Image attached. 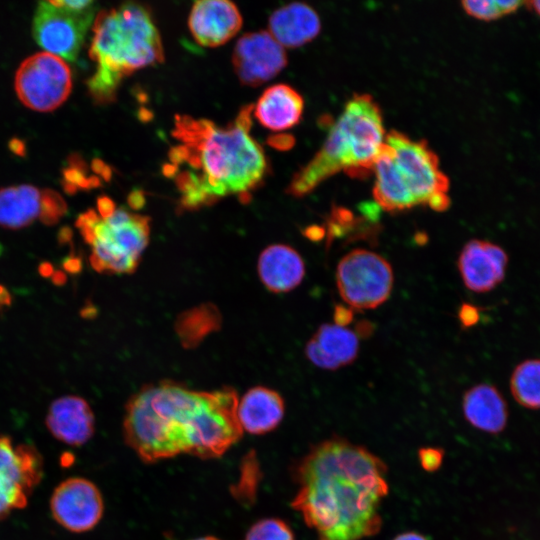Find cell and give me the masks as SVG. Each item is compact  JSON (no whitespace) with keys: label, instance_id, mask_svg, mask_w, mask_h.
Listing matches in <instances>:
<instances>
[{"label":"cell","instance_id":"obj_38","mask_svg":"<svg viewBox=\"0 0 540 540\" xmlns=\"http://www.w3.org/2000/svg\"><path fill=\"white\" fill-rule=\"evenodd\" d=\"M325 231L321 227L312 226L305 231V235L311 240L322 239Z\"/></svg>","mask_w":540,"mask_h":540},{"label":"cell","instance_id":"obj_2","mask_svg":"<svg viewBox=\"0 0 540 540\" xmlns=\"http://www.w3.org/2000/svg\"><path fill=\"white\" fill-rule=\"evenodd\" d=\"M237 405L230 387L200 392L173 381L146 385L128 400L124 439L146 463L183 453L218 458L243 435Z\"/></svg>","mask_w":540,"mask_h":540},{"label":"cell","instance_id":"obj_10","mask_svg":"<svg viewBox=\"0 0 540 540\" xmlns=\"http://www.w3.org/2000/svg\"><path fill=\"white\" fill-rule=\"evenodd\" d=\"M95 8L73 11L59 1L40 2L33 19V36L45 52L74 61L92 22Z\"/></svg>","mask_w":540,"mask_h":540},{"label":"cell","instance_id":"obj_17","mask_svg":"<svg viewBox=\"0 0 540 540\" xmlns=\"http://www.w3.org/2000/svg\"><path fill=\"white\" fill-rule=\"evenodd\" d=\"M359 352L356 333L336 324H322L305 346L306 357L317 367L336 370L355 361Z\"/></svg>","mask_w":540,"mask_h":540},{"label":"cell","instance_id":"obj_35","mask_svg":"<svg viewBox=\"0 0 540 540\" xmlns=\"http://www.w3.org/2000/svg\"><path fill=\"white\" fill-rule=\"evenodd\" d=\"M373 326L369 321L358 322L355 326V333L358 337H367L372 334Z\"/></svg>","mask_w":540,"mask_h":540},{"label":"cell","instance_id":"obj_30","mask_svg":"<svg viewBox=\"0 0 540 540\" xmlns=\"http://www.w3.org/2000/svg\"><path fill=\"white\" fill-rule=\"evenodd\" d=\"M458 318L462 327L470 328L480 319L479 309L470 303H462L458 310Z\"/></svg>","mask_w":540,"mask_h":540},{"label":"cell","instance_id":"obj_23","mask_svg":"<svg viewBox=\"0 0 540 540\" xmlns=\"http://www.w3.org/2000/svg\"><path fill=\"white\" fill-rule=\"evenodd\" d=\"M303 109L304 100L295 89L286 84H276L263 92L254 114L264 127L281 131L297 125Z\"/></svg>","mask_w":540,"mask_h":540},{"label":"cell","instance_id":"obj_12","mask_svg":"<svg viewBox=\"0 0 540 540\" xmlns=\"http://www.w3.org/2000/svg\"><path fill=\"white\" fill-rule=\"evenodd\" d=\"M54 519L69 531L82 533L93 529L101 520L104 502L97 486L81 477L60 483L50 499Z\"/></svg>","mask_w":540,"mask_h":540},{"label":"cell","instance_id":"obj_40","mask_svg":"<svg viewBox=\"0 0 540 540\" xmlns=\"http://www.w3.org/2000/svg\"><path fill=\"white\" fill-rule=\"evenodd\" d=\"M39 271L42 276H50L53 274L52 265L50 263H42L39 266Z\"/></svg>","mask_w":540,"mask_h":540},{"label":"cell","instance_id":"obj_25","mask_svg":"<svg viewBox=\"0 0 540 540\" xmlns=\"http://www.w3.org/2000/svg\"><path fill=\"white\" fill-rule=\"evenodd\" d=\"M221 314L211 303L193 307L181 313L176 320L175 330L184 348L198 346L209 334L221 327Z\"/></svg>","mask_w":540,"mask_h":540},{"label":"cell","instance_id":"obj_9","mask_svg":"<svg viewBox=\"0 0 540 540\" xmlns=\"http://www.w3.org/2000/svg\"><path fill=\"white\" fill-rule=\"evenodd\" d=\"M71 88L68 64L45 51L29 56L16 72V93L21 102L34 111L55 110L68 98Z\"/></svg>","mask_w":540,"mask_h":540},{"label":"cell","instance_id":"obj_3","mask_svg":"<svg viewBox=\"0 0 540 540\" xmlns=\"http://www.w3.org/2000/svg\"><path fill=\"white\" fill-rule=\"evenodd\" d=\"M253 108L242 107L234 122L224 128L206 119L175 117L173 135L182 144L170 150L169 158L176 167L187 163L200 171L194 174L211 203L229 194H239L247 201L266 174L264 151L249 134Z\"/></svg>","mask_w":540,"mask_h":540},{"label":"cell","instance_id":"obj_26","mask_svg":"<svg viewBox=\"0 0 540 540\" xmlns=\"http://www.w3.org/2000/svg\"><path fill=\"white\" fill-rule=\"evenodd\" d=\"M510 391L522 407L540 409V359H527L515 367Z\"/></svg>","mask_w":540,"mask_h":540},{"label":"cell","instance_id":"obj_36","mask_svg":"<svg viewBox=\"0 0 540 540\" xmlns=\"http://www.w3.org/2000/svg\"><path fill=\"white\" fill-rule=\"evenodd\" d=\"M63 267L68 272H78L81 268V262L76 257H70L65 260Z\"/></svg>","mask_w":540,"mask_h":540},{"label":"cell","instance_id":"obj_27","mask_svg":"<svg viewBox=\"0 0 540 540\" xmlns=\"http://www.w3.org/2000/svg\"><path fill=\"white\" fill-rule=\"evenodd\" d=\"M524 3L515 0H466L461 4L471 17L482 21H494L515 13Z\"/></svg>","mask_w":540,"mask_h":540},{"label":"cell","instance_id":"obj_21","mask_svg":"<svg viewBox=\"0 0 540 540\" xmlns=\"http://www.w3.org/2000/svg\"><path fill=\"white\" fill-rule=\"evenodd\" d=\"M465 419L475 428L490 434L502 432L508 420V406L493 385L480 383L469 388L462 401Z\"/></svg>","mask_w":540,"mask_h":540},{"label":"cell","instance_id":"obj_41","mask_svg":"<svg viewBox=\"0 0 540 540\" xmlns=\"http://www.w3.org/2000/svg\"><path fill=\"white\" fill-rule=\"evenodd\" d=\"M525 4L540 17V0L525 2Z\"/></svg>","mask_w":540,"mask_h":540},{"label":"cell","instance_id":"obj_15","mask_svg":"<svg viewBox=\"0 0 540 540\" xmlns=\"http://www.w3.org/2000/svg\"><path fill=\"white\" fill-rule=\"evenodd\" d=\"M188 25L200 45L216 47L236 35L242 26V17L230 1L202 0L193 4Z\"/></svg>","mask_w":540,"mask_h":540},{"label":"cell","instance_id":"obj_28","mask_svg":"<svg viewBox=\"0 0 540 540\" xmlns=\"http://www.w3.org/2000/svg\"><path fill=\"white\" fill-rule=\"evenodd\" d=\"M244 540H295V536L285 521L265 518L250 527Z\"/></svg>","mask_w":540,"mask_h":540},{"label":"cell","instance_id":"obj_31","mask_svg":"<svg viewBox=\"0 0 540 540\" xmlns=\"http://www.w3.org/2000/svg\"><path fill=\"white\" fill-rule=\"evenodd\" d=\"M333 317L336 325L345 327L353 320V310L351 307L336 305Z\"/></svg>","mask_w":540,"mask_h":540},{"label":"cell","instance_id":"obj_6","mask_svg":"<svg viewBox=\"0 0 540 540\" xmlns=\"http://www.w3.org/2000/svg\"><path fill=\"white\" fill-rule=\"evenodd\" d=\"M149 222V217L116 208L104 218L88 210L76 226L92 247L90 263L97 272L127 274L136 270L148 245Z\"/></svg>","mask_w":540,"mask_h":540},{"label":"cell","instance_id":"obj_5","mask_svg":"<svg viewBox=\"0 0 540 540\" xmlns=\"http://www.w3.org/2000/svg\"><path fill=\"white\" fill-rule=\"evenodd\" d=\"M385 137L379 105L368 94H355L320 150L295 174L287 192L303 197L340 171L352 176L367 174L373 169Z\"/></svg>","mask_w":540,"mask_h":540},{"label":"cell","instance_id":"obj_24","mask_svg":"<svg viewBox=\"0 0 540 540\" xmlns=\"http://www.w3.org/2000/svg\"><path fill=\"white\" fill-rule=\"evenodd\" d=\"M48 193L26 184L0 189V226L20 229L40 218Z\"/></svg>","mask_w":540,"mask_h":540},{"label":"cell","instance_id":"obj_22","mask_svg":"<svg viewBox=\"0 0 540 540\" xmlns=\"http://www.w3.org/2000/svg\"><path fill=\"white\" fill-rule=\"evenodd\" d=\"M375 173L373 196L388 212H400L417 206L393 157L392 149L383 144L372 169Z\"/></svg>","mask_w":540,"mask_h":540},{"label":"cell","instance_id":"obj_14","mask_svg":"<svg viewBox=\"0 0 540 540\" xmlns=\"http://www.w3.org/2000/svg\"><path fill=\"white\" fill-rule=\"evenodd\" d=\"M508 255L490 241L472 239L462 248L457 266L466 288L485 293L496 288L505 278Z\"/></svg>","mask_w":540,"mask_h":540},{"label":"cell","instance_id":"obj_8","mask_svg":"<svg viewBox=\"0 0 540 540\" xmlns=\"http://www.w3.org/2000/svg\"><path fill=\"white\" fill-rule=\"evenodd\" d=\"M393 281L390 263L366 249L348 252L336 269L339 294L352 309H374L382 305L390 296Z\"/></svg>","mask_w":540,"mask_h":540},{"label":"cell","instance_id":"obj_11","mask_svg":"<svg viewBox=\"0 0 540 540\" xmlns=\"http://www.w3.org/2000/svg\"><path fill=\"white\" fill-rule=\"evenodd\" d=\"M41 474V457L35 449L0 437V518L26 506Z\"/></svg>","mask_w":540,"mask_h":540},{"label":"cell","instance_id":"obj_37","mask_svg":"<svg viewBox=\"0 0 540 540\" xmlns=\"http://www.w3.org/2000/svg\"><path fill=\"white\" fill-rule=\"evenodd\" d=\"M393 540H428L424 535L415 532L409 531L397 535Z\"/></svg>","mask_w":540,"mask_h":540},{"label":"cell","instance_id":"obj_1","mask_svg":"<svg viewBox=\"0 0 540 540\" xmlns=\"http://www.w3.org/2000/svg\"><path fill=\"white\" fill-rule=\"evenodd\" d=\"M387 472L363 446L340 437L321 441L296 465L291 506L318 540H363L381 529Z\"/></svg>","mask_w":540,"mask_h":540},{"label":"cell","instance_id":"obj_43","mask_svg":"<svg viewBox=\"0 0 540 540\" xmlns=\"http://www.w3.org/2000/svg\"><path fill=\"white\" fill-rule=\"evenodd\" d=\"M193 540H220L216 537H213V536H204V537H200V538H196V539H193Z\"/></svg>","mask_w":540,"mask_h":540},{"label":"cell","instance_id":"obj_42","mask_svg":"<svg viewBox=\"0 0 540 540\" xmlns=\"http://www.w3.org/2000/svg\"><path fill=\"white\" fill-rule=\"evenodd\" d=\"M52 275H53V280H54V283H55V284L60 285V284H63V283H64V281H65V275H64V273L58 271V272H53Z\"/></svg>","mask_w":540,"mask_h":540},{"label":"cell","instance_id":"obj_20","mask_svg":"<svg viewBox=\"0 0 540 540\" xmlns=\"http://www.w3.org/2000/svg\"><path fill=\"white\" fill-rule=\"evenodd\" d=\"M269 34L282 46L300 47L312 41L321 30L316 11L302 2L275 10L269 18Z\"/></svg>","mask_w":540,"mask_h":540},{"label":"cell","instance_id":"obj_32","mask_svg":"<svg viewBox=\"0 0 540 540\" xmlns=\"http://www.w3.org/2000/svg\"><path fill=\"white\" fill-rule=\"evenodd\" d=\"M268 143L276 149L286 150L293 145L294 139L290 135H275L268 139Z\"/></svg>","mask_w":540,"mask_h":540},{"label":"cell","instance_id":"obj_33","mask_svg":"<svg viewBox=\"0 0 540 540\" xmlns=\"http://www.w3.org/2000/svg\"><path fill=\"white\" fill-rule=\"evenodd\" d=\"M97 209L99 216L104 218L109 216L116 209V207L110 198L102 196L97 200Z\"/></svg>","mask_w":540,"mask_h":540},{"label":"cell","instance_id":"obj_16","mask_svg":"<svg viewBox=\"0 0 540 540\" xmlns=\"http://www.w3.org/2000/svg\"><path fill=\"white\" fill-rule=\"evenodd\" d=\"M46 424L59 441L72 446L86 443L94 434V414L87 401L79 396L67 395L53 401Z\"/></svg>","mask_w":540,"mask_h":540},{"label":"cell","instance_id":"obj_13","mask_svg":"<svg viewBox=\"0 0 540 540\" xmlns=\"http://www.w3.org/2000/svg\"><path fill=\"white\" fill-rule=\"evenodd\" d=\"M286 64L284 47L266 31L244 34L233 51L235 72L248 86H258L272 79Z\"/></svg>","mask_w":540,"mask_h":540},{"label":"cell","instance_id":"obj_7","mask_svg":"<svg viewBox=\"0 0 540 540\" xmlns=\"http://www.w3.org/2000/svg\"><path fill=\"white\" fill-rule=\"evenodd\" d=\"M385 143L393 152L395 163L415 202L435 211L450 206L449 179L441 171L437 155L425 140H412L402 132L392 130Z\"/></svg>","mask_w":540,"mask_h":540},{"label":"cell","instance_id":"obj_4","mask_svg":"<svg viewBox=\"0 0 540 540\" xmlns=\"http://www.w3.org/2000/svg\"><path fill=\"white\" fill-rule=\"evenodd\" d=\"M90 57L96 71L88 88L99 102L112 100L123 77L163 62L161 38L149 11L137 3L101 11L93 25Z\"/></svg>","mask_w":540,"mask_h":540},{"label":"cell","instance_id":"obj_39","mask_svg":"<svg viewBox=\"0 0 540 540\" xmlns=\"http://www.w3.org/2000/svg\"><path fill=\"white\" fill-rule=\"evenodd\" d=\"M10 300L11 297L8 291L3 286H0V307L9 305Z\"/></svg>","mask_w":540,"mask_h":540},{"label":"cell","instance_id":"obj_34","mask_svg":"<svg viewBox=\"0 0 540 540\" xmlns=\"http://www.w3.org/2000/svg\"><path fill=\"white\" fill-rule=\"evenodd\" d=\"M128 203L132 208H141L145 203L144 194L142 191H133L128 197Z\"/></svg>","mask_w":540,"mask_h":540},{"label":"cell","instance_id":"obj_19","mask_svg":"<svg viewBox=\"0 0 540 540\" xmlns=\"http://www.w3.org/2000/svg\"><path fill=\"white\" fill-rule=\"evenodd\" d=\"M285 404L281 395L270 388L256 386L238 400L237 419L241 429L253 435L266 434L282 421Z\"/></svg>","mask_w":540,"mask_h":540},{"label":"cell","instance_id":"obj_29","mask_svg":"<svg viewBox=\"0 0 540 540\" xmlns=\"http://www.w3.org/2000/svg\"><path fill=\"white\" fill-rule=\"evenodd\" d=\"M418 456L423 469L433 472L440 467L444 453L441 449L429 447L421 449Z\"/></svg>","mask_w":540,"mask_h":540},{"label":"cell","instance_id":"obj_18","mask_svg":"<svg viewBox=\"0 0 540 540\" xmlns=\"http://www.w3.org/2000/svg\"><path fill=\"white\" fill-rule=\"evenodd\" d=\"M257 271L261 282L269 291L285 293L302 282L305 264L301 255L291 246L274 244L261 252Z\"/></svg>","mask_w":540,"mask_h":540}]
</instances>
